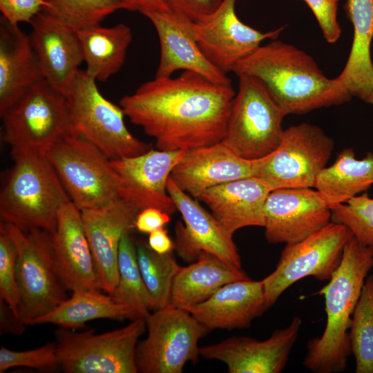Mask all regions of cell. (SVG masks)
Returning <instances> with one entry per match:
<instances>
[{"label":"cell","mask_w":373,"mask_h":373,"mask_svg":"<svg viewBox=\"0 0 373 373\" xmlns=\"http://www.w3.org/2000/svg\"><path fill=\"white\" fill-rule=\"evenodd\" d=\"M236 93L190 71L157 77L124 95L125 116L154 138L161 151H187L220 142Z\"/></svg>","instance_id":"1"},{"label":"cell","mask_w":373,"mask_h":373,"mask_svg":"<svg viewBox=\"0 0 373 373\" xmlns=\"http://www.w3.org/2000/svg\"><path fill=\"white\" fill-rule=\"evenodd\" d=\"M232 72L258 79L286 115L305 114L352 98L340 80L328 78L312 56L276 39L240 60Z\"/></svg>","instance_id":"2"},{"label":"cell","mask_w":373,"mask_h":373,"mask_svg":"<svg viewBox=\"0 0 373 373\" xmlns=\"http://www.w3.org/2000/svg\"><path fill=\"white\" fill-rule=\"evenodd\" d=\"M373 267V247L354 236L345 246L340 265L319 291L325 298L326 325L320 337L309 340L305 367L316 373L343 372L351 352L352 316L367 274Z\"/></svg>","instance_id":"3"},{"label":"cell","mask_w":373,"mask_h":373,"mask_svg":"<svg viewBox=\"0 0 373 373\" xmlns=\"http://www.w3.org/2000/svg\"><path fill=\"white\" fill-rule=\"evenodd\" d=\"M12 159L0 193L1 221L52 233L61 207L71 200L59 175L46 155Z\"/></svg>","instance_id":"4"},{"label":"cell","mask_w":373,"mask_h":373,"mask_svg":"<svg viewBox=\"0 0 373 373\" xmlns=\"http://www.w3.org/2000/svg\"><path fill=\"white\" fill-rule=\"evenodd\" d=\"M3 141L12 157L43 154L66 137L76 135L67 97L46 79L32 87L1 115Z\"/></svg>","instance_id":"5"},{"label":"cell","mask_w":373,"mask_h":373,"mask_svg":"<svg viewBox=\"0 0 373 373\" xmlns=\"http://www.w3.org/2000/svg\"><path fill=\"white\" fill-rule=\"evenodd\" d=\"M17 251V278L20 294L19 318L29 325L67 298L52 251L50 233L23 229L1 221Z\"/></svg>","instance_id":"6"},{"label":"cell","mask_w":373,"mask_h":373,"mask_svg":"<svg viewBox=\"0 0 373 373\" xmlns=\"http://www.w3.org/2000/svg\"><path fill=\"white\" fill-rule=\"evenodd\" d=\"M238 78V90L220 142L239 157L256 160L279 146L286 115L258 79L247 75Z\"/></svg>","instance_id":"7"},{"label":"cell","mask_w":373,"mask_h":373,"mask_svg":"<svg viewBox=\"0 0 373 373\" xmlns=\"http://www.w3.org/2000/svg\"><path fill=\"white\" fill-rule=\"evenodd\" d=\"M96 82L85 70H79L68 94L75 134L92 142L110 160L149 151L151 145L131 134L125 124L122 107L106 99Z\"/></svg>","instance_id":"8"},{"label":"cell","mask_w":373,"mask_h":373,"mask_svg":"<svg viewBox=\"0 0 373 373\" xmlns=\"http://www.w3.org/2000/svg\"><path fill=\"white\" fill-rule=\"evenodd\" d=\"M146 329L144 319L102 334L59 327L55 334L59 369L66 373H137L136 348Z\"/></svg>","instance_id":"9"},{"label":"cell","mask_w":373,"mask_h":373,"mask_svg":"<svg viewBox=\"0 0 373 373\" xmlns=\"http://www.w3.org/2000/svg\"><path fill=\"white\" fill-rule=\"evenodd\" d=\"M334 149V141L322 128L309 123L284 129L278 148L255 160L253 177L271 191L314 187Z\"/></svg>","instance_id":"10"},{"label":"cell","mask_w":373,"mask_h":373,"mask_svg":"<svg viewBox=\"0 0 373 373\" xmlns=\"http://www.w3.org/2000/svg\"><path fill=\"white\" fill-rule=\"evenodd\" d=\"M46 155L80 211L102 207L117 199L111 160L84 137L68 136Z\"/></svg>","instance_id":"11"},{"label":"cell","mask_w":373,"mask_h":373,"mask_svg":"<svg viewBox=\"0 0 373 373\" xmlns=\"http://www.w3.org/2000/svg\"><path fill=\"white\" fill-rule=\"evenodd\" d=\"M353 236L345 225L330 222L307 238L286 245L275 269L262 280L267 309L303 278L329 280L340 265L345 246Z\"/></svg>","instance_id":"12"},{"label":"cell","mask_w":373,"mask_h":373,"mask_svg":"<svg viewBox=\"0 0 373 373\" xmlns=\"http://www.w3.org/2000/svg\"><path fill=\"white\" fill-rule=\"evenodd\" d=\"M145 321L147 336L136 348L138 372L181 373L198 361V342L209 331L189 312L166 306Z\"/></svg>","instance_id":"13"},{"label":"cell","mask_w":373,"mask_h":373,"mask_svg":"<svg viewBox=\"0 0 373 373\" xmlns=\"http://www.w3.org/2000/svg\"><path fill=\"white\" fill-rule=\"evenodd\" d=\"M185 151L151 149L133 157L111 160L117 184V198L137 215L147 208L171 215L177 210L167 191V182Z\"/></svg>","instance_id":"14"},{"label":"cell","mask_w":373,"mask_h":373,"mask_svg":"<svg viewBox=\"0 0 373 373\" xmlns=\"http://www.w3.org/2000/svg\"><path fill=\"white\" fill-rule=\"evenodd\" d=\"M236 0H222L219 8L200 22H191L192 31L201 50L218 69L227 74L234 66L260 46L276 39L285 26L261 32L244 23L236 12Z\"/></svg>","instance_id":"15"},{"label":"cell","mask_w":373,"mask_h":373,"mask_svg":"<svg viewBox=\"0 0 373 373\" xmlns=\"http://www.w3.org/2000/svg\"><path fill=\"white\" fill-rule=\"evenodd\" d=\"M331 217L330 207L316 189H275L265 203V236L272 244L295 243L328 224Z\"/></svg>","instance_id":"16"},{"label":"cell","mask_w":373,"mask_h":373,"mask_svg":"<svg viewBox=\"0 0 373 373\" xmlns=\"http://www.w3.org/2000/svg\"><path fill=\"white\" fill-rule=\"evenodd\" d=\"M302 323L296 316L287 327L274 331L265 341L234 336L200 347V355L224 363L229 373H280L287 365Z\"/></svg>","instance_id":"17"},{"label":"cell","mask_w":373,"mask_h":373,"mask_svg":"<svg viewBox=\"0 0 373 373\" xmlns=\"http://www.w3.org/2000/svg\"><path fill=\"white\" fill-rule=\"evenodd\" d=\"M167 191L183 222L175 227L174 249L187 262L195 261L202 251L241 268V258L229 234L211 213L204 209L196 199L182 191L169 178Z\"/></svg>","instance_id":"18"},{"label":"cell","mask_w":373,"mask_h":373,"mask_svg":"<svg viewBox=\"0 0 373 373\" xmlns=\"http://www.w3.org/2000/svg\"><path fill=\"white\" fill-rule=\"evenodd\" d=\"M50 237L55 266L65 288L72 292L102 290L81 211L71 200L61 207L56 229Z\"/></svg>","instance_id":"19"},{"label":"cell","mask_w":373,"mask_h":373,"mask_svg":"<svg viewBox=\"0 0 373 373\" xmlns=\"http://www.w3.org/2000/svg\"><path fill=\"white\" fill-rule=\"evenodd\" d=\"M141 14L152 23L160 41V57L155 77H171L175 72L182 70L195 73L215 83L231 84L227 74L201 50L191 21L174 13L144 10Z\"/></svg>","instance_id":"20"},{"label":"cell","mask_w":373,"mask_h":373,"mask_svg":"<svg viewBox=\"0 0 373 373\" xmlns=\"http://www.w3.org/2000/svg\"><path fill=\"white\" fill-rule=\"evenodd\" d=\"M30 23L44 79L67 97L83 62L77 31L43 10Z\"/></svg>","instance_id":"21"},{"label":"cell","mask_w":373,"mask_h":373,"mask_svg":"<svg viewBox=\"0 0 373 373\" xmlns=\"http://www.w3.org/2000/svg\"><path fill=\"white\" fill-rule=\"evenodd\" d=\"M255 160L239 157L219 142L185 151L169 178L182 191L199 200L211 187L253 176Z\"/></svg>","instance_id":"22"},{"label":"cell","mask_w":373,"mask_h":373,"mask_svg":"<svg viewBox=\"0 0 373 373\" xmlns=\"http://www.w3.org/2000/svg\"><path fill=\"white\" fill-rule=\"evenodd\" d=\"M102 289L109 295L118 281V251L122 236L135 227L137 215L119 199L81 211Z\"/></svg>","instance_id":"23"},{"label":"cell","mask_w":373,"mask_h":373,"mask_svg":"<svg viewBox=\"0 0 373 373\" xmlns=\"http://www.w3.org/2000/svg\"><path fill=\"white\" fill-rule=\"evenodd\" d=\"M266 310L262 280L248 278L223 285L188 312L210 332L249 327Z\"/></svg>","instance_id":"24"},{"label":"cell","mask_w":373,"mask_h":373,"mask_svg":"<svg viewBox=\"0 0 373 373\" xmlns=\"http://www.w3.org/2000/svg\"><path fill=\"white\" fill-rule=\"evenodd\" d=\"M44 79L30 36L3 17L0 19V115Z\"/></svg>","instance_id":"25"},{"label":"cell","mask_w":373,"mask_h":373,"mask_svg":"<svg viewBox=\"0 0 373 373\" xmlns=\"http://www.w3.org/2000/svg\"><path fill=\"white\" fill-rule=\"evenodd\" d=\"M270 191L267 184L251 176L211 187L199 200L233 236L243 227H264V207Z\"/></svg>","instance_id":"26"},{"label":"cell","mask_w":373,"mask_h":373,"mask_svg":"<svg viewBox=\"0 0 373 373\" xmlns=\"http://www.w3.org/2000/svg\"><path fill=\"white\" fill-rule=\"evenodd\" d=\"M248 278L241 268L202 251L191 265L180 266L173 281L168 306L188 311L223 285Z\"/></svg>","instance_id":"27"},{"label":"cell","mask_w":373,"mask_h":373,"mask_svg":"<svg viewBox=\"0 0 373 373\" xmlns=\"http://www.w3.org/2000/svg\"><path fill=\"white\" fill-rule=\"evenodd\" d=\"M345 10L354 35L347 61L337 78L352 97L369 103L373 92V0H347Z\"/></svg>","instance_id":"28"},{"label":"cell","mask_w":373,"mask_h":373,"mask_svg":"<svg viewBox=\"0 0 373 373\" xmlns=\"http://www.w3.org/2000/svg\"><path fill=\"white\" fill-rule=\"evenodd\" d=\"M85 70L97 82H106L118 73L124 64L133 34L129 26L117 23L99 25L77 32Z\"/></svg>","instance_id":"29"},{"label":"cell","mask_w":373,"mask_h":373,"mask_svg":"<svg viewBox=\"0 0 373 373\" xmlns=\"http://www.w3.org/2000/svg\"><path fill=\"white\" fill-rule=\"evenodd\" d=\"M373 184V153L356 157L352 148L338 153L335 162L318 175L314 188L330 209L366 192Z\"/></svg>","instance_id":"30"},{"label":"cell","mask_w":373,"mask_h":373,"mask_svg":"<svg viewBox=\"0 0 373 373\" xmlns=\"http://www.w3.org/2000/svg\"><path fill=\"white\" fill-rule=\"evenodd\" d=\"M107 318L129 319L126 307L115 301L111 295L100 290L73 291L72 296L46 314L30 322L31 325L52 324L60 328L73 329L82 327L88 321Z\"/></svg>","instance_id":"31"},{"label":"cell","mask_w":373,"mask_h":373,"mask_svg":"<svg viewBox=\"0 0 373 373\" xmlns=\"http://www.w3.org/2000/svg\"><path fill=\"white\" fill-rule=\"evenodd\" d=\"M118 281L111 297L126 307L131 321L146 320L153 312L150 294L138 265L135 244L129 232L120 240L118 251Z\"/></svg>","instance_id":"32"},{"label":"cell","mask_w":373,"mask_h":373,"mask_svg":"<svg viewBox=\"0 0 373 373\" xmlns=\"http://www.w3.org/2000/svg\"><path fill=\"white\" fill-rule=\"evenodd\" d=\"M135 247L140 270L151 298L153 311L168 306L173 281L180 267L173 251L158 254L142 240L137 242Z\"/></svg>","instance_id":"33"},{"label":"cell","mask_w":373,"mask_h":373,"mask_svg":"<svg viewBox=\"0 0 373 373\" xmlns=\"http://www.w3.org/2000/svg\"><path fill=\"white\" fill-rule=\"evenodd\" d=\"M356 373H373V276L366 278L349 330Z\"/></svg>","instance_id":"34"},{"label":"cell","mask_w":373,"mask_h":373,"mask_svg":"<svg viewBox=\"0 0 373 373\" xmlns=\"http://www.w3.org/2000/svg\"><path fill=\"white\" fill-rule=\"evenodd\" d=\"M47 12L75 31L99 25L119 10H131L122 0H46Z\"/></svg>","instance_id":"35"},{"label":"cell","mask_w":373,"mask_h":373,"mask_svg":"<svg viewBox=\"0 0 373 373\" xmlns=\"http://www.w3.org/2000/svg\"><path fill=\"white\" fill-rule=\"evenodd\" d=\"M331 221L345 225L361 243L373 247V198L367 193L331 208Z\"/></svg>","instance_id":"36"},{"label":"cell","mask_w":373,"mask_h":373,"mask_svg":"<svg viewBox=\"0 0 373 373\" xmlns=\"http://www.w3.org/2000/svg\"><path fill=\"white\" fill-rule=\"evenodd\" d=\"M17 367L50 372L59 369L55 342L39 347L25 350H11L5 347L0 349V372Z\"/></svg>","instance_id":"37"},{"label":"cell","mask_w":373,"mask_h":373,"mask_svg":"<svg viewBox=\"0 0 373 373\" xmlns=\"http://www.w3.org/2000/svg\"><path fill=\"white\" fill-rule=\"evenodd\" d=\"M16 263L17 251L15 245L8 234L0 228V298L8 304L19 318L20 294Z\"/></svg>","instance_id":"38"},{"label":"cell","mask_w":373,"mask_h":373,"mask_svg":"<svg viewBox=\"0 0 373 373\" xmlns=\"http://www.w3.org/2000/svg\"><path fill=\"white\" fill-rule=\"evenodd\" d=\"M312 10L324 38L333 44L341 36V29L337 19L338 3L334 0H303Z\"/></svg>","instance_id":"39"},{"label":"cell","mask_w":373,"mask_h":373,"mask_svg":"<svg viewBox=\"0 0 373 373\" xmlns=\"http://www.w3.org/2000/svg\"><path fill=\"white\" fill-rule=\"evenodd\" d=\"M46 0H0L1 17L12 25L30 23L32 19L48 6Z\"/></svg>","instance_id":"40"},{"label":"cell","mask_w":373,"mask_h":373,"mask_svg":"<svg viewBox=\"0 0 373 373\" xmlns=\"http://www.w3.org/2000/svg\"><path fill=\"white\" fill-rule=\"evenodd\" d=\"M175 14L193 23L211 15L222 0H166Z\"/></svg>","instance_id":"41"},{"label":"cell","mask_w":373,"mask_h":373,"mask_svg":"<svg viewBox=\"0 0 373 373\" xmlns=\"http://www.w3.org/2000/svg\"><path fill=\"white\" fill-rule=\"evenodd\" d=\"M171 215L155 208H147L137 216L135 228L139 231L149 234L164 227L171 220Z\"/></svg>","instance_id":"42"},{"label":"cell","mask_w":373,"mask_h":373,"mask_svg":"<svg viewBox=\"0 0 373 373\" xmlns=\"http://www.w3.org/2000/svg\"><path fill=\"white\" fill-rule=\"evenodd\" d=\"M26 326L8 304L0 298V329L3 334H12L21 336L26 329Z\"/></svg>","instance_id":"43"},{"label":"cell","mask_w":373,"mask_h":373,"mask_svg":"<svg viewBox=\"0 0 373 373\" xmlns=\"http://www.w3.org/2000/svg\"><path fill=\"white\" fill-rule=\"evenodd\" d=\"M147 243L154 251L160 254L171 252L174 249V242L164 227L151 232Z\"/></svg>","instance_id":"44"},{"label":"cell","mask_w":373,"mask_h":373,"mask_svg":"<svg viewBox=\"0 0 373 373\" xmlns=\"http://www.w3.org/2000/svg\"><path fill=\"white\" fill-rule=\"evenodd\" d=\"M131 10L140 12L144 10H153L161 12L174 13L166 0H122ZM175 14V13H174Z\"/></svg>","instance_id":"45"},{"label":"cell","mask_w":373,"mask_h":373,"mask_svg":"<svg viewBox=\"0 0 373 373\" xmlns=\"http://www.w3.org/2000/svg\"><path fill=\"white\" fill-rule=\"evenodd\" d=\"M369 103L373 104V92H372V95H371V97H370V99Z\"/></svg>","instance_id":"46"},{"label":"cell","mask_w":373,"mask_h":373,"mask_svg":"<svg viewBox=\"0 0 373 373\" xmlns=\"http://www.w3.org/2000/svg\"><path fill=\"white\" fill-rule=\"evenodd\" d=\"M334 1L338 3V1L339 0H334Z\"/></svg>","instance_id":"47"}]
</instances>
